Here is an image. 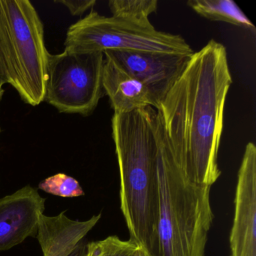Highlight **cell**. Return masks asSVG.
<instances>
[{"label":"cell","instance_id":"1","mask_svg":"<svg viewBox=\"0 0 256 256\" xmlns=\"http://www.w3.org/2000/svg\"><path fill=\"white\" fill-rule=\"evenodd\" d=\"M232 82L226 47L210 40L193 54L157 110L175 158L202 185L212 186L221 175L218 150Z\"/></svg>","mask_w":256,"mask_h":256},{"label":"cell","instance_id":"2","mask_svg":"<svg viewBox=\"0 0 256 256\" xmlns=\"http://www.w3.org/2000/svg\"><path fill=\"white\" fill-rule=\"evenodd\" d=\"M156 109L114 113L112 136L120 176V208L130 240L155 256Z\"/></svg>","mask_w":256,"mask_h":256},{"label":"cell","instance_id":"3","mask_svg":"<svg viewBox=\"0 0 256 256\" xmlns=\"http://www.w3.org/2000/svg\"><path fill=\"white\" fill-rule=\"evenodd\" d=\"M156 139L155 256H204L214 218L211 186L192 180L181 167L158 110Z\"/></svg>","mask_w":256,"mask_h":256},{"label":"cell","instance_id":"4","mask_svg":"<svg viewBox=\"0 0 256 256\" xmlns=\"http://www.w3.org/2000/svg\"><path fill=\"white\" fill-rule=\"evenodd\" d=\"M49 54L32 2L0 0V60L6 80L30 106L44 101Z\"/></svg>","mask_w":256,"mask_h":256},{"label":"cell","instance_id":"5","mask_svg":"<svg viewBox=\"0 0 256 256\" xmlns=\"http://www.w3.org/2000/svg\"><path fill=\"white\" fill-rule=\"evenodd\" d=\"M65 52L92 53L106 50L155 52L192 55L190 44L181 36L157 30L91 11L68 28Z\"/></svg>","mask_w":256,"mask_h":256},{"label":"cell","instance_id":"6","mask_svg":"<svg viewBox=\"0 0 256 256\" xmlns=\"http://www.w3.org/2000/svg\"><path fill=\"white\" fill-rule=\"evenodd\" d=\"M102 52L49 54L44 101L61 113L90 115L102 97Z\"/></svg>","mask_w":256,"mask_h":256},{"label":"cell","instance_id":"7","mask_svg":"<svg viewBox=\"0 0 256 256\" xmlns=\"http://www.w3.org/2000/svg\"><path fill=\"white\" fill-rule=\"evenodd\" d=\"M104 55L144 85L160 106L192 56L126 50H106Z\"/></svg>","mask_w":256,"mask_h":256},{"label":"cell","instance_id":"8","mask_svg":"<svg viewBox=\"0 0 256 256\" xmlns=\"http://www.w3.org/2000/svg\"><path fill=\"white\" fill-rule=\"evenodd\" d=\"M230 256H256V146H246L238 170Z\"/></svg>","mask_w":256,"mask_h":256},{"label":"cell","instance_id":"9","mask_svg":"<svg viewBox=\"0 0 256 256\" xmlns=\"http://www.w3.org/2000/svg\"><path fill=\"white\" fill-rule=\"evenodd\" d=\"M46 199L28 185L0 198V251L8 250L30 236H36Z\"/></svg>","mask_w":256,"mask_h":256},{"label":"cell","instance_id":"10","mask_svg":"<svg viewBox=\"0 0 256 256\" xmlns=\"http://www.w3.org/2000/svg\"><path fill=\"white\" fill-rule=\"evenodd\" d=\"M101 217V214H98L85 221H79L68 218L64 212L55 216L40 214L36 238L43 256H72Z\"/></svg>","mask_w":256,"mask_h":256},{"label":"cell","instance_id":"11","mask_svg":"<svg viewBox=\"0 0 256 256\" xmlns=\"http://www.w3.org/2000/svg\"><path fill=\"white\" fill-rule=\"evenodd\" d=\"M103 89L114 113H127L142 108L158 110L160 104L144 85L104 56Z\"/></svg>","mask_w":256,"mask_h":256},{"label":"cell","instance_id":"12","mask_svg":"<svg viewBox=\"0 0 256 256\" xmlns=\"http://www.w3.org/2000/svg\"><path fill=\"white\" fill-rule=\"evenodd\" d=\"M187 5L208 20L222 22L256 34V26L233 0H190Z\"/></svg>","mask_w":256,"mask_h":256},{"label":"cell","instance_id":"13","mask_svg":"<svg viewBox=\"0 0 256 256\" xmlns=\"http://www.w3.org/2000/svg\"><path fill=\"white\" fill-rule=\"evenodd\" d=\"M112 17L144 26H152L150 16L156 12V0H112L108 2Z\"/></svg>","mask_w":256,"mask_h":256},{"label":"cell","instance_id":"14","mask_svg":"<svg viewBox=\"0 0 256 256\" xmlns=\"http://www.w3.org/2000/svg\"><path fill=\"white\" fill-rule=\"evenodd\" d=\"M138 246L131 240H122L116 236H109L102 240L86 245L79 256H131Z\"/></svg>","mask_w":256,"mask_h":256},{"label":"cell","instance_id":"15","mask_svg":"<svg viewBox=\"0 0 256 256\" xmlns=\"http://www.w3.org/2000/svg\"><path fill=\"white\" fill-rule=\"evenodd\" d=\"M38 188L60 197L76 198L84 194L78 181L65 174H56L46 178L40 182Z\"/></svg>","mask_w":256,"mask_h":256},{"label":"cell","instance_id":"16","mask_svg":"<svg viewBox=\"0 0 256 256\" xmlns=\"http://www.w3.org/2000/svg\"><path fill=\"white\" fill-rule=\"evenodd\" d=\"M54 2L65 6L74 16H82L96 2L95 0H56Z\"/></svg>","mask_w":256,"mask_h":256},{"label":"cell","instance_id":"17","mask_svg":"<svg viewBox=\"0 0 256 256\" xmlns=\"http://www.w3.org/2000/svg\"><path fill=\"white\" fill-rule=\"evenodd\" d=\"M4 84H6V80L2 62L0 60V88H4Z\"/></svg>","mask_w":256,"mask_h":256},{"label":"cell","instance_id":"18","mask_svg":"<svg viewBox=\"0 0 256 256\" xmlns=\"http://www.w3.org/2000/svg\"><path fill=\"white\" fill-rule=\"evenodd\" d=\"M131 256H151L146 250L144 248H140V247H138L136 248V251L133 252V254Z\"/></svg>","mask_w":256,"mask_h":256},{"label":"cell","instance_id":"19","mask_svg":"<svg viewBox=\"0 0 256 256\" xmlns=\"http://www.w3.org/2000/svg\"><path fill=\"white\" fill-rule=\"evenodd\" d=\"M4 88H0V103L2 101V96H4Z\"/></svg>","mask_w":256,"mask_h":256},{"label":"cell","instance_id":"20","mask_svg":"<svg viewBox=\"0 0 256 256\" xmlns=\"http://www.w3.org/2000/svg\"><path fill=\"white\" fill-rule=\"evenodd\" d=\"M78 251H79V248L72 256H80V254H78Z\"/></svg>","mask_w":256,"mask_h":256},{"label":"cell","instance_id":"21","mask_svg":"<svg viewBox=\"0 0 256 256\" xmlns=\"http://www.w3.org/2000/svg\"><path fill=\"white\" fill-rule=\"evenodd\" d=\"M0 132H1V131H0Z\"/></svg>","mask_w":256,"mask_h":256}]
</instances>
